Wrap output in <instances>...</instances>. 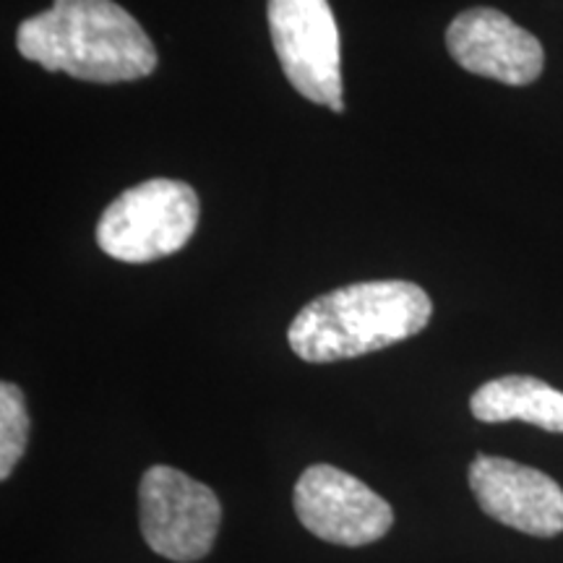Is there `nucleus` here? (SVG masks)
Here are the masks:
<instances>
[{
	"label": "nucleus",
	"mask_w": 563,
	"mask_h": 563,
	"mask_svg": "<svg viewBox=\"0 0 563 563\" xmlns=\"http://www.w3.org/2000/svg\"><path fill=\"white\" fill-rule=\"evenodd\" d=\"M16 47L51 74L95 84L144 79L159 63L150 34L115 0H55L21 21Z\"/></svg>",
	"instance_id": "obj_1"
},
{
	"label": "nucleus",
	"mask_w": 563,
	"mask_h": 563,
	"mask_svg": "<svg viewBox=\"0 0 563 563\" xmlns=\"http://www.w3.org/2000/svg\"><path fill=\"white\" fill-rule=\"evenodd\" d=\"M431 316L433 302L415 282H355L302 306L287 342L306 363L350 361L410 340Z\"/></svg>",
	"instance_id": "obj_2"
},
{
	"label": "nucleus",
	"mask_w": 563,
	"mask_h": 563,
	"mask_svg": "<svg viewBox=\"0 0 563 563\" xmlns=\"http://www.w3.org/2000/svg\"><path fill=\"white\" fill-rule=\"evenodd\" d=\"M201 203L188 183L152 178L123 191L97 222V245L123 264L167 258L191 241Z\"/></svg>",
	"instance_id": "obj_3"
},
{
	"label": "nucleus",
	"mask_w": 563,
	"mask_h": 563,
	"mask_svg": "<svg viewBox=\"0 0 563 563\" xmlns=\"http://www.w3.org/2000/svg\"><path fill=\"white\" fill-rule=\"evenodd\" d=\"M139 525L146 545L162 559L194 563L214 548L222 504L209 485L157 464L141 477Z\"/></svg>",
	"instance_id": "obj_4"
},
{
	"label": "nucleus",
	"mask_w": 563,
	"mask_h": 563,
	"mask_svg": "<svg viewBox=\"0 0 563 563\" xmlns=\"http://www.w3.org/2000/svg\"><path fill=\"white\" fill-rule=\"evenodd\" d=\"M266 19L287 81L306 100L344 112L340 26L329 0H269Z\"/></svg>",
	"instance_id": "obj_5"
},
{
	"label": "nucleus",
	"mask_w": 563,
	"mask_h": 563,
	"mask_svg": "<svg viewBox=\"0 0 563 563\" xmlns=\"http://www.w3.org/2000/svg\"><path fill=\"white\" fill-rule=\"evenodd\" d=\"M295 514L323 543L361 548L382 540L394 525L386 498L332 464H311L295 483Z\"/></svg>",
	"instance_id": "obj_6"
},
{
	"label": "nucleus",
	"mask_w": 563,
	"mask_h": 563,
	"mask_svg": "<svg viewBox=\"0 0 563 563\" xmlns=\"http://www.w3.org/2000/svg\"><path fill=\"white\" fill-rule=\"evenodd\" d=\"M449 55L470 74L527 87L538 81L545 68V51L532 32L498 9H467L446 30Z\"/></svg>",
	"instance_id": "obj_7"
},
{
	"label": "nucleus",
	"mask_w": 563,
	"mask_h": 563,
	"mask_svg": "<svg viewBox=\"0 0 563 563\" xmlns=\"http://www.w3.org/2000/svg\"><path fill=\"white\" fill-rule=\"evenodd\" d=\"M470 488L490 519L534 538L563 532V488L553 477L504 456L477 454Z\"/></svg>",
	"instance_id": "obj_8"
},
{
	"label": "nucleus",
	"mask_w": 563,
	"mask_h": 563,
	"mask_svg": "<svg viewBox=\"0 0 563 563\" xmlns=\"http://www.w3.org/2000/svg\"><path fill=\"white\" fill-rule=\"evenodd\" d=\"M481 422L522 420L548 433H563V391L534 376H501L483 384L470 399Z\"/></svg>",
	"instance_id": "obj_9"
},
{
	"label": "nucleus",
	"mask_w": 563,
	"mask_h": 563,
	"mask_svg": "<svg viewBox=\"0 0 563 563\" xmlns=\"http://www.w3.org/2000/svg\"><path fill=\"white\" fill-rule=\"evenodd\" d=\"M30 443V410L16 384H0V481H9Z\"/></svg>",
	"instance_id": "obj_10"
}]
</instances>
